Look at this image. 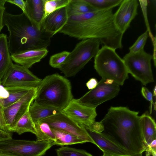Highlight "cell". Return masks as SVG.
<instances>
[{"label":"cell","mask_w":156,"mask_h":156,"mask_svg":"<svg viewBox=\"0 0 156 156\" xmlns=\"http://www.w3.org/2000/svg\"><path fill=\"white\" fill-rule=\"evenodd\" d=\"M113 9L109 8L69 16L59 33L79 40L98 39L104 46L115 50L122 49L123 34L114 24Z\"/></svg>","instance_id":"6da1fadb"},{"label":"cell","mask_w":156,"mask_h":156,"mask_svg":"<svg viewBox=\"0 0 156 156\" xmlns=\"http://www.w3.org/2000/svg\"><path fill=\"white\" fill-rule=\"evenodd\" d=\"M139 112L126 107H111L101 121L102 132L131 156H142L146 147Z\"/></svg>","instance_id":"7a4b0ae2"},{"label":"cell","mask_w":156,"mask_h":156,"mask_svg":"<svg viewBox=\"0 0 156 156\" xmlns=\"http://www.w3.org/2000/svg\"><path fill=\"white\" fill-rule=\"evenodd\" d=\"M4 26L7 28V37L11 54L30 49L47 48L52 37L39 30L23 12L14 15L5 11Z\"/></svg>","instance_id":"3957f363"},{"label":"cell","mask_w":156,"mask_h":156,"mask_svg":"<svg viewBox=\"0 0 156 156\" xmlns=\"http://www.w3.org/2000/svg\"><path fill=\"white\" fill-rule=\"evenodd\" d=\"M73 99L70 81L56 73L41 79L37 87L34 101L62 111Z\"/></svg>","instance_id":"277c9868"},{"label":"cell","mask_w":156,"mask_h":156,"mask_svg":"<svg viewBox=\"0 0 156 156\" xmlns=\"http://www.w3.org/2000/svg\"><path fill=\"white\" fill-rule=\"evenodd\" d=\"M94 69L102 78L112 80L119 86L128 78L123 59L113 48L102 46L94 57Z\"/></svg>","instance_id":"5b68a950"},{"label":"cell","mask_w":156,"mask_h":156,"mask_svg":"<svg viewBox=\"0 0 156 156\" xmlns=\"http://www.w3.org/2000/svg\"><path fill=\"white\" fill-rule=\"evenodd\" d=\"M98 40L88 39L78 43L59 69L66 77L76 75L94 57L99 50Z\"/></svg>","instance_id":"8992f818"},{"label":"cell","mask_w":156,"mask_h":156,"mask_svg":"<svg viewBox=\"0 0 156 156\" xmlns=\"http://www.w3.org/2000/svg\"><path fill=\"white\" fill-rule=\"evenodd\" d=\"M51 141H30L12 138L0 140V152L13 156H42L53 146Z\"/></svg>","instance_id":"52a82bcc"},{"label":"cell","mask_w":156,"mask_h":156,"mask_svg":"<svg viewBox=\"0 0 156 156\" xmlns=\"http://www.w3.org/2000/svg\"><path fill=\"white\" fill-rule=\"evenodd\" d=\"M153 58L152 55L144 49L136 53L129 52L123 60L128 73L146 86L154 82L151 64Z\"/></svg>","instance_id":"ba28073f"},{"label":"cell","mask_w":156,"mask_h":156,"mask_svg":"<svg viewBox=\"0 0 156 156\" xmlns=\"http://www.w3.org/2000/svg\"><path fill=\"white\" fill-rule=\"evenodd\" d=\"M120 90V86L113 80L102 78L94 88L76 100L83 105L96 108L99 105L115 97Z\"/></svg>","instance_id":"9c48e42d"},{"label":"cell","mask_w":156,"mask_h":156,"mask_svg":"<svg viewBox=\"0 0 156 156\" xmlns=\"http://www.w3.org/2000/svg\"><path fill=\"white\" fill-rule=\"evenodd\" d=\"M41 79L23 66L13 63L2 78L1 83L5 87H37Z\"/></svg>","instance_id":"30bf717a"},{"label":"cell","mask_w":156,"mask_h":156,"mask_svg":"<svg viewBox=\"0 0 156 156\" xmlns=\"http://www.w3.org/2000/svg\"><path fill=\"white\" fill-rule=\"evenodd\" d=\"M41 121L48 123L51 129L62 130L75 135L86 142L94 143L83 125L68 117L62 111Z\"/></svg>","instance_id":"8fae6325"},{"label":"cell","mask_w":156,"mask_h":156,"mask_svg":"<svg viewBox=\"0 0 156 156\" xmlns=\"http://www.w3.org/2000/svg\"><path fill=\"white\" fill-rule=\"evenodd\" d=\"M37 88L32 89L19 100L4 108L5 121L10 133L18 120L29 110L36 97Z\"/></svg>","instance_id":"7c38bea8"},{"label":"cell","mask_w":156,"mask_h":156,"mask_svg":"<svg viewBox=\"0 0 156 156\" xmlns=\"http://www.w3.org/2000/svg\"><path fill=\"white\" fill-rule=\"evenodd\" d=\"M96 108L83 105L73 98L62 112L79 125L89 127L97 115Z\"/></svg>","instance_id":"4fadbf2b"},{"label":"cell","mask_w":156,"mask_h":156,"mask_svg":"<svg viewBox=\"0 0 156 156\" xmlns=\"http://www.w3.org/2000/svg\"><path fill=\"white\" fill-rule=\"evenodd\" d=\"M139 4L137 0H123L113 14L114 24L123 34L129 27L132 20L138 14Z\"/></svg>","instance_id":"5bb4252c"},{"label":"cell","mask_w":156,"mask_h":156,"mask_svg":"<svg viewBox=\"0 0 156 156\" xmlns=\"http://www.w3.org/2000/svg\"><path fill=\"white\" fill-rule=\"evenodd\" d=\"M83 126L94 144L103 151V154L116 156H131L126 150L102 133H97L86 126Z\"/></svg>","instance_id":"9a60e30c"},{"label":"cell","mask_w":156,"mask_h":156,"mask_svg":"<svg viewBox=\"0 0 156 156\" xmlns=\"http://www.w3.org/2000/svg\"><path fill=\"white\" fill-rule=\"evenodd\" d=\"M68 18L66 7L59 9L43 20L41 29L52 37L63 28Z\"/></svg>","instance_id":"2e32d148"},{"label":"cell","mask_w":156,"mask_h":156,"mask_svg":"<svg viewBox=\"0 0 156 156\" xmlns=\"http://www.w3.org/2000/svg\"><path fill=\"white\" fill-rule=\"evenodd\" d=\"M47 48L30 49L11 54L12 61L16 64L27 68L40 62L47 55Z\"/></svg>","instance_id":"e0dca14e"},{"label":"cell","mask_w":156,"mask_h":156,"mask_svg":"<svg viewBox=\"0 0 156 156\" xmlns=\"http://www.w3.org/2000/svg\"><path fill=\"white\" fill-rule=\"evenodd\" d=\"M26 13L32 23L40 30L44 17V0H26Z\"/></svg>","instance_id":"ac0fdd59"},{"label":"cell","mask_w":156,"mask_h":156,"mask_svg":"<svg viewBox=\"0 0 156 156\" xmlns=\"http://www.w3.org/2000/svg\"><path fill=\"white\" fill-rule=\"evenodd\" d=\"M140 121L146 148L156 140V125L154 120L147 111L140 116Z\"/></svg>","instance_id":"d6986e66"},{"label":"cell","mask_w":156,"mask_h":156,"mask_svg":"<svg viewBox=\"0 0 156 156\" xmlns=\"http://www.w3.org/2000/svg\"><path fill=\"white\" fill-rule=\"evenodd\" d=\"M6 34H0V82L13 64Z\"/></svg>","instance_id":"ffe728a7"},{"label":"cell","mask_w":156,"mask_h":156,"mask_svg":"<svg viewBox=\"0 0 156 156\" xmlns=\"http://www.w3.org/2000/svg\"><path fill=\"white\" fill-rule=\"evenodd\" d=\"M29 111L34 123L62 112L56 109L39 105L34 101L29 108Z\"/></svg>","instance_id":"44dd1931"},{"label":"cell","mask_w":156,"mask_h":156,"mask_svg":"<svg viewBox=\"0 0 156 156\" xmlns=\"http://www.w3.org/2000/svg\"><path fill=\"white\" fill-rule=\"evenodd\" d=\"M51 129L55 137L54 145L63 146L86 142L78 136L68 132L58 129Z\"/></svg>","instance_id":"7402d4cb"},{"label":"cell","mask_w":156,"mask_h":156,"mask_svg":"<svg viewBox=\"0 0 156 156\" xmlns=\"http://www.w3.org/2000/svg\"><path fill=\"white\" fill-rule=\"evenodd\" d=\"M16 132L19 135L27 132L36 135L35 124L30 116L29 110L17 122L12 130V132Z\"/></svg>","instance_id":"603a6c76"},{"label":"cell","mask_w":156,"mask_h":156,"mask_svg":"<svg viewBox=\"0 0 156 156\" xmlns=\"http://www.w3.org/2000/svg\"><path fill=\"white\" fill-rule=\"evenodd\" d=\"M66 8L69 16L98 10L85 0H71Z\"/></svg>","instance_id":"cb8c5ba5"},{"label":"cell","mask_w":156,"mask_h":156,"mask_svg":"<svg viewBox=\"0 0 156 156\" xmlns=\"http://www.w3.org/2000/svg\"><path fill=\"white\" fill-rule=\"evenodd\" d=\"M9 93L8 97L0 99L4 108L7 107L16 102L33 88L27 87H5Z\"/></svg>","instance_id":"d4e9b609"},{"label":"cell","mask_w":156,"mask_h":156,"mask_svg":"<svg viewBox=\"0 0 156 156\" xmlns=\"http://www.w3.org/2000/svg\"><path fill=\"white\" fill-rule=\"evenodd\" d=\"M37 132V141H51L54 142L55 135L47 123L40 121L34 123Z\"/></svg>","instance_id":"484cf974"},{"label":"cell","mask_w":156,"mask_h":156,"mask_svg":"<svg viewBox=\"0 0 156 156\" xmlns=\"http://www.w3.org/2000/svg\"><path fill=\"white\" fill-rule=\"evenodd\" d=\"M70 1L71 0H44V19L53 12L66 7Z\"/></svg>","instance_id":"4316f807"},{"label":"cell","mask_w":156,"mask_h":156,"mask_svg":"<svg viewBox=\"0 0 156 156\" xmlns=\"http://www.w3.org/2000/svg\"><path fill=\"white\" fill-rule=\"evenodd\" d=\"M98 10L113 8L119 5L123 0H85Z\"/></svg>","instance_id":"83f0119b"},{"label":"cell","mask_w":156,"mask_h":156,"mask_svg":"<svg viewBox=\"0 0 156 156\" xmlns=\"http://www.w3.org/2000/svg\"><path fill=\"white\" fill-rule=\"evenodd\" d=\"M57 156H93L86 151L69 147H62L56 150Z\"/></svg>","instance_id":"f1b7e54d"},{"label":"cell","mask_w":156,"mask_h":156,"mask_svg":"<svg viewBox=\"0 0 156 156\" xmlns=\"http://www.w3.org/2000/svg\"><path fill=\"white\" fill-rule=\"evenodd\" d=\"M69 53L68 51H63L52 55L49 60L50 65L54 68L59 69L65 62Z\"/></svg>","instance_id":"f546056e"},{"label":"cell","mask_w":156,"mask_h":156,"mask_svg":"<svg viewBox=\"0 0 156 156\" xmlns=\"http://www.w3.org/2000/svg\"><path fill=\"white\" fill-rule=\"evenodd\" d=\"M148 36V32L147 30L140 36L134 44L129 47V52L136 53L144 49Z\"/></svg>","instance_id":"4dcf8cb0"},{"label":"cell","mask_w":156,"mask_h":156,"mask_svg":"<svg viewBox=\"0 0 156 156\" xmlns=\"http://www.w3.org/2000/svg\"><path fill=\"white\" fill-rule=\"evenodd\" d=\"M141 93L143 96L147 101L150 102V113H152V106L154 104L153 100V95L152 93L147 88L142 87L141 89Z\"/></svg>","instance_id":"1f68e13d"},{"label":"cell","mask_w":156,"mask_h":156,"mask_svg":"<svg viewBox=\"0 0 156 156\" xmlns=\"http://www.w3.org/2000/svg\"><path fill=\"white\" fill-rule=\"evenodd\" d=\"M1 84L0 82V85ZM0 130L7 133H10L8 128L5 121L4 113V107L0 99Z\"/></svg>","instance_id":"d6a6232c"},{"label":"cell","mask_w":156,"mask_h":156,"mask_svg":"<svg viewBox=\"0 0 156 156\" xmlns=\"http://www.w3.org/2000/svg\"><path fill=\"white\" fill-rule=\"evenodd\" d=\"M6 0H0V32L4 26L3 16L5 11V5Z\"/></svg>","instance_id":"836d02e7"},{"label":"cell","mask_w":156,"mask_h":156,"mask_svg":"<svg viewBox=\"0 0 156 156\" xmlns=\"http://www.w3.org/2000/svg\"><path fill=\"white\" fill-rule=\"evenodd\" d=\"M88 127L90 130L98 133H102L104 130L103 125L101 122H97L95 121L90 127Z\"/></svg>","instance_id":"e575fe53"},{"label":"cell","mask_w":156,"mask_h":156,"mask_svg":"<svg viewBox=\"0 0 156 156\" xmlns=\"http://www.w3.org/2000/svg\"><path fill=\"white\" fill-rule=\"evenodd\" d=\"M6 2L17 6L23 11V12L26 13V5L25 1L23 0H6Z\"/></svg>","instance_id":"d590c367"},{"label":"cell","mask_w":156,"mask_h":156,"mask_svg":"<svg viewBox=\"0 0 156 156\" xmlns=\"http://www.w3.org/2000/svg\"><path fill=\"white\" fill-rule=\"evenodd\" d=\"M98 82L97 80L94 78H90L86 83V85L88 88L91 90L94 88L97 85Z\"/></svg>","instance_id":"8d00e7d4"},{"label":"cell","mask_w":156,"mask_h":156,"mask_svg":"<svg viewBox=\"0 0 156 156\" xmlns=\"http://www.w3.org/2000/svg\"><path fill=\"white\" fill-rule=\"evenodd\" d=\"M9 96L7 90L2 84L0 85V99H5Z\"/></svg>","instance_id":"74e56055"},{"label":"cell","mask_w":156,"mask_h":156,"mask_svg":"<svg viewBox=\"0 0 156 156\" xmlns=\"http://www.w3.org/2000/svg\"><path fill=\"white\" fill-rule=\"evenodd\" d=\"M0 135L12 138V134L11 133H7L0 130Z\"/></svg>","instance_id":"f35d334b"},{"label":"cell","mask_w":156,"mask_h":156,"mask_svg":"<svg viewBox=\"0 0 156 156\" xmlns=\"http://www.w3.org/2000/svg\"><path fill=\"white\" fill-rule=\"evenodd\" d=\"M151 156H156V150H152L151 151Z\"/></svg>","instance_id":"ab89813d"},{"label":"cell","mask_w":156,"mask_h":156,"mask_svg":"<svg viewBox=\"0 0 156 156\" xmlns=\"http://www.w3.org/2000/svg\"><path fill=\"white\" fill-rule=\"evenodd\" d=\"M10 139V138H8L6 136L0 135V140H4V139Z\"/></svg>","instance_id":"60d3db41"},{"label":"cell","mask_w":156,"mask_h":156,"mask_svg":"<svg viewBox=\"0 0 156 156\" xmlns=\"http://www.w3.org/2000/svg\"><path fill=\"white\" fill-rule=\"evenodd\" d=\"M0 156H13L0 152Z\"/></svg>","instance_id":"b9f144b4"},{"label":"cell","mask_w":156,"mask_h":156,"mask_svg":"<svg viewBox=\"0 0 156 156\" xmlns=\"http://www.w3.org/2000/svg\"><path fill=\"white\" fill-rule=\"evenodd\" d=\"M156 86H155L153 90V95L154 96H155L156 95Z\"/></svg>","instance_id":"7bdbcfd3"},{"label":"cell","mask_w":156,"mask_h":156,"mask_svg":"<svg viewBox=\"0 0 156 156\" xmlns=\"http://www.w3.org/2000/svg\"><path fill=\"white\" fill-rule=\"evenodd\" d=\"M101 156H116L111 155V154H103V155H102Z\"/></svg>","instance_id":"ee69618b"}]
</instances>
